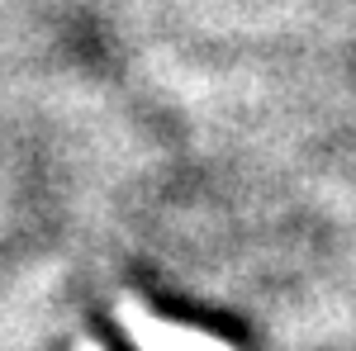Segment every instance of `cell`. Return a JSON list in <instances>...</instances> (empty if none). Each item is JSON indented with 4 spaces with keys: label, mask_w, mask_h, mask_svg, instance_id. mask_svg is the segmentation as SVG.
Here are the masks:
<instances>
[{
    "label": "cell",
    "mask_w": 356,
    "mask_h": 351,
    "mask_svg": "<svg viewBox=\"0 0 356 351\" xmlns=\"http://www.w3.org/2000/svg\"><path fill=\"white\" fill-rule=\"evenodd\" d=\"M100 342H105V351H143L129 337V332H119V327H100Z\"/></svg>",
    "instance_id": "1"
}]
</instances>
